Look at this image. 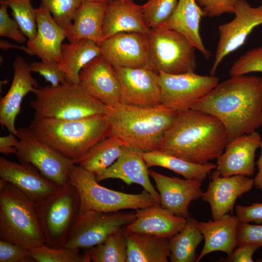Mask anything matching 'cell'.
Returning <instances> with one entry per match:
<instances>
[{
    "instance_id": "5",
    "label": "cell",
    "mask_w": 262,
    "mask_h": 262,
    "mask_svg": "<svg viewBox=\"0 0 262 262\" xmlns=\"http://www.w3.org/2000/svg\"><path fill=\"white\" fill-rule=\"evenodd\" d=\"M30 102L34 118L69 120L107 114L108 107L91 96L80 83L66 82L57 86L34 89Z\"/></svg>"
},
{
    "instance_id": "15",
    "label": "cell",
    "mask_w": 262,
    "mask_h": 262,
    "mask_svg": "<svg viewBox=\"0 0 262 262\" xmlns=\"http://www.w3.org/2000/svg\"><path fill=\"white\" fill-rule=\"evenodd\" d=\"M99 46L101 55L113 67L148 69L147 34L121 33L104 39Z\"/></svg>"
},
{
    "instance_id": "41",
    "label": "cell",
    "mask_w": 262,
    "mask_h": 262,
    "mask_svg": "<svg viewBox=\"0 0 262 262\" xmlns=\"http://www.w3.org/2000/svg\"><path fill=\"white\" fill-rule=\"evenodd\" d=\"M32 72L39 73L52 86H57L67 82L65 74L61 69L59 63L54 61H34L29 64Z\"/></svg>"
},
{
    "instance_id": "21",
    "label": "cell",
    "mask_w": 262,
    "mask_h": 262,
    "mask_svg": "<svg viewBox=\"0 0 262 262\" xmlns=\"http://www.w3.org/2000/svg\"><path fill=\"white\" fill-rule=\"evenodd\" d=\"M261 140L256 131L236 137L227 144L224 152L217 158L215 169L222 176H253L255 153Z\"/></svg>"
},
{
    "instance_id": "46",
    "label": "cell",
    "mask_w": 262,
    "mask_h": 262,
    "mask_svg": "<svg viewBox=\"0 0 262 262\" xmlns=\"http://www.w3.org/2000/svg\"><path fill=\"white\" fill-rule=\"evenodd\" d=\"M261 246L255 244H243L237 246L233 252L224 259L227 262H252L254 253Z\"/></svg>"
},
{
    "instance_id": "43",
    "label": "cell",
    "mask_w": 262,
    "mask_h": 262,
    "mask_svg": "<svg viewBox=\"0 0 262 262\" xmlns=\"http://www.w3.org/2000/svg\"><path fill=\"white\" fill-rule=\"evenodd\" d=\"M204 12L209 17L218 16L226 13H234L237 0H196Z\"/></svg>"
},
{
    "instance_id": "39",
    "label": "cell",
    "mask_w": 262,
    "mask_h": 262,
    "mask_svg": "<svg viewBox=\"0 0 262 262\" xmlns=\"http://www.w3.org/2000/svg\"><path fill=\"white\" fill-rule=\"evenodd\" d=\"M254 72H262V46L250 49L241 56L233 64L229 73L232 77Z\"/></svg>"
},
{
    "instance_id": "20",
    "label": "cell",
    "mask_w": 262,
    "mask_h": 262,
    "mask_svg": "<svg viewBox=\"0 0 262 262\" xmlns=\"http://www.w3.org/2000/svg\"><path fill=\"white\" fill-rule=\"evenodd\" d=\"M80 83L91 96L108 107L119 103V86L113 67L100 55L79 74Z\"/></svg>"
},
{
    "instance_id": "24",
    "label": "cell",
    "mask_w": 262,
    "mask_h": 262,
    "mask_svg": "<svg viewBox=\"0 0 262 262\" xmlns=\"http://www.w3.org/2000/svg\"><path fill=\"white\" fill-rule=\"evenodd\" d=\"M136 218L123 227L125 232L169 239L181 231L187 219L177 216L160 204L136 210Z\"/></svg>"
},
{
    "instance_id": "16",
    "label": "cell",
    "mask_w": 262,
    "mask_h": 262,
    "mask_svg": "<svg viewBox=\"0 0 262 262\" xmlns=\"http://www.w3.org/2000/svg\"><path fill=\"white\" fill-rule=\"evenodd\" d=\"M148 174L159 191L161 206L177 216L189 218L190 203L203 195L201 189L202 181L170 177L152 170H148Z\"/></svg>"
},
{
    "instance_id": "48",
    "label": "cell",
    "mask_w": 262,
    "mask_h": 262,
    "mask_svg": "<svg viewBox=\"0 0 262 262\" xmlns=\"http://www.w3.org/2000/svg\"><path fill=\"white\" fill-rule=\"evenodd\" d=\"M16 45L11 42H8L7 40H5L3 39H0V48L4 50H7L12 49H17L21 50L23 51H24L25 53L30 55L31 56H33V54L28 49L27 46H24L23 45Z\"/></svg>"
},
{
    "instance_id": "36",
    "label": "cell",
    "mask_w": 262,
    "mask_h": 262,
    "mask_svg": "<svg viewBox=\"0 0 262 262\" xmlns=\"http://www.w3.org/2000/svg\"><path fill=\"white\" fill-rule=\"evenodd\" d=\"M12 9V15L17 22L28 40L34 38L37 33L36 8L32 4L33 0H0Z\"/></svg>"
},
{
    "instance_id": "22",
    "label": "cell",
    "mask_w": 262,
    "mask_h": 262,
    "mask_svg": "<svg viewBox=\"0 0 262 262\" xmlns=\"http://www.w3.org/2000/svg\"><path fill=\"white\" fill-rule=\"evenodd\" d=\"M143 152L124 146L116 161L101 174L96 176L98 182L109 179H117L128 185L136 183L149 193L160 203L159 193L151 183Z\"/></svg>"
},
{
    "instance_id": "34",
    "label": "cell",
    "mask_w": 262,
    "mask_h": 262,
    "mask_svg": "<svg viewBox=\"0 0 262 262\" xmlns=\"http://www.w3.org/2000/svg\"><path fill=\"white\" fill-rule=\"evenodd\" d=\"M86 251L94 262H127V242L123 227L114 230L104 242Z\"/></svg>"
},
{
    "instance_id": "2",
    "label": "cell",
    "mask_w": 262,
    "mask_h": 262,
    "mask_svg": "<svg viewBox=\"0 0 262 262\" xmlns=\"http://www.w3.org/2000/svg\"><path fill=\"white\" fill-rule=\"evenodd\" d=\"M228 143L226 130L214 116L194 109L178 112L165 131L160 150L197 164L220 156Z\"/></svg>"
},
{
    "instance_id": "42",
    "label": "cell",
    "mask_w": 262,
    "mask_h": 262,
    "mask_svg": "<svg viewBox=\"0 0 262 262\" xmlns=\"http://www.w3.org/2000/svg\"><path fill=\"white\" fill-rule=\"evenodd\" d=\"M35 262L30 249L21 245L0 240V262Z\"/></svg>"
},
{
    "instance_id": "13",
    "label": "cell",
    "mask_w": 262,
    "mask_h": 262,
    "mask_svg": "<svg viewBox=\"0 0 262 262\" xmlns=\"http://www.w3.org/2000/svg\"><path fill=\"white\" fill-rule=\"evenodd\" d=\"M234 14L232 20L218 27L219 39L210 70L212 76L224 58L241 47L253 30L262 24V3L252 7L246 0H237Z\"/></svg>"
},
{
    "instance_id": "50",
    "label": "cell",
    "mask_w": 262,
    "mask_h": 262,
    "mask_svg": "<svg viewBox=\"0 0 262 262\" xmlns=\"http://www.w3.org/2000/svg\"><path fill=\"white\" fill-rule=\"evenodd\" d=\"M82 1L84 0H89V1H100V0H81Z\"/></svg>"
},
{
    "instance_id": "31",
    "label": "cell",
    "mask_w": 262,
    "mask_h": 262,
    "mask_svg": "<svg viewBox=\"0 0 262 262\" xmlns=\"http://www.w3.org/2000/svg\"><path fill=\"white\" fill-rule=\"evenodd\" d=\"M143 156L147 168L159 166L167 168L186 179L203 181L212 170L216 168V164L213 163L195 164L160 150L143 152Z\"/></svg>"
},
{
    "instance_id": "29",
    "label": "cell",
    "mask_w": 262,
    "mask_h": 262,
    "mask_svg": "<svg viewBox=\"0 0 262 262\" xmlns=\"http://www.w3.org/2000/svg\"><path fill=\"white\" fill-rule=\"evenodd\" d=\"M125 231V230H124ZM127 262H167L170 255L168 239L125 232Z\"/></svg>"
},
{
    "instance_id": "37",
    "label": "cell",
    "mask_w": 262,
    "mask_h": 262,
    "mask_svg": "<svg viewBox=\"0 0 262 262\" xmlns=\"http://www.w3.org/2000/svg\"><path fill=\"white\" fill-rule=\"evenodd\" d=\"M179 0H147L142 5L144 18L151 29L161 25L173 13Z\"/></svg>"
},
{
    "instance_id": "47",
    "label": "cell",
    "mask_w": 262,
    "mask_h": 262,
    "mask_svg": "<svg viewBox=\"0 0 262 262\" xmlns=\"http://www.w3.org/2000/svg\"><path fill=\"white\" fill-rule=\"evenodd\" d=\"M14 134L10 133L6 136L0 137V152L5 155L16 153V146L18 138Z\"/></svg>"
},
{
    "instance_id": "1",
    "label": "cell",
    "mask_w": 262,
    "mask_h": 262,
    "mask_svg": "<svg viewBox=\"0 0 262 262\" xmlns=\"http://www.w3.org/2000/svg\"><path fill=\"white\" fill-rule=\"evenodd\" d=\"M192 109L217 118L226 130L228 143L251 133L262 125V78L232 76L218 83Z\"/></svg>"
},
{
    "instance_id": "3",
    "label": "cell",
    "mask_w": 262,
    "mask_h": 262,
    "mask_svg": "<svg viewBox=\"0 0 262 262\" xmlns=\"http://www.w3.org/2000/svg\"><path fill=\"white\" fill-rule=\"evenodd\" d=\"M108 108L111 135L143 152L160 150L164 134L178 113L163 104L138 107L119 103Z\"/></svg>"
},
{
    "instance_id": "40",
    "label": "cell",
    "mask_w": 262,
    "mask_h": 262,
    "mask_svg": "<svg viewBox=\"0 0 262 262\" xmlns=\"http://www.w3.org/2000/svg\"><path fill=\"white\" fill-rule=\"evenodd\" d=\"M8 5L0 0V36L9 38L19 44L27 43L28 37L21 31L17 22L10 17Z\"/></svg>"
},
{
    "instance_id": "4",
    "label": "cell",
    "mask_w": 262,
    "mask_h": 262,
    "mask_svg": "<svg viewBox=\"0 0 262 262\" xmlns=\"http://www.w3.org/2000/svg\"><path fill=\"white\" fill-rule=\"evenodd\" d=\"M29 127L39 140L74 162L112 133L106 114L69 120L33 119Z\"/></svg>"
},
{
    "instance_id": "18",
    "label": "cell",
    "mask_w": 262,
    "mask_h": 262,
    "mask_svg": "<svg viewBox=\"0 0 262 262\" xmlns=\"http://www.w3.org/2000/svg\"><path fill=\"white\" fill-rule=\"evenodd\" d=\"M0 177L15 186L34 203L62 188L28 163H16L1 157Z\"/></svg>"
},
{
    "instance_id": "35",
    "label": "cell",
    "mask_w": 262,
    "mask_h": 262,
    "mask_svg": "<svg viewBox=\"0 0 262 262\" xmlns=\"http://www.w3.org/2000/svg\"><path fill=\"white\" fill-rule=\"evenodd\" d=\"M30 254L37 262H90L91 259L85 251L80 253V249L66 247H52L45 244L30 249Z\"/></svg>"
},
{
    "instance_id": "6",
    "label": "cell",
    "mask_w": 262,
    "mask_h": 262,
    "mask_svg": "<svg viewBox=\"0 0 262 262\" xmlns=\"http://www.w3.org/2000/svg\"><path fill=\"white\" fill-rule=\"evenodd\" d=\"M0 240L31 249L45 244L34 203L0 179Z\"/></svg>"
},
{
    "instance_id": "30",
    "label": "cell",
    "mask_w": 262,
    "mask_h": 262,
    "mask_svg": "<svg viewBox=\"0 0 262 262\" xmlns=\"http://www.w3.org/2000/svg\"><path fill=\"white\" fill-rule=\"evenodd\" d=\"M61 52L59 66L65 74L67 82L73 83H80L79 74L82 68L101 55L99 45L87 39L63 43Z\"/></svg>"
},
{
    "instance_id": "32",
    "label": "cell",
    "mask_w": 262,
    "mask_h": 262,
    "mask_svg": "<svg viewBox=\"0 0 262 262\" xmlns=\"http://www.w3.org/2000/svg\"><path fill=\"white\" fill-rule=\"evenodd\" d=\"M124 146L121 139L111 135L95 144L75 164L98 175L116 161Z\"/></svg>"
},
{
    "instance_id": "49",
    "label": "cell",
    "mask_w": 262,
    "mask_h": 262,
    "mask_svg": "<svg viewBox=\"0 0 262 262\" xmlns=\"http://www.w3.org/2000/svg\"><path fill=\"white\" fill-rule=\"evenodd\" d=\"M260 147L261 149V153L256 163L258 171L254 179V182L255 187L262 191V139L261 141Z\"/></svg>"
},
{
    "instance_id": "17",
    "label": "cell",
    "mask_w": 262,
    "mask_h": 262,
    "mask_svg": "<svg viewBox=\"0 0 262 262\" xmlns=\"http://www.w3.org/2000/svg\"><path fill=\"white\" fill-rule=\"evenodd\" d=\"M254 185V179L248 176H222L215 169L202 197L210 204L212 219H219L231 213L237 198L249 191Z\"/></svg>"
},
{
    "instance_id": "25",
    "label": "cell",
    "mask_w": 262,
    "mask_h": 262,
    "mask_svg": "<svg viewBox=\"0 0 262 262\" xmlns=\"http://www.w3.org/2000/svg\"><path fill=\"white\" fill-rule=\"evenodd\" d=\"M142 5L133 0H108L102 25L104 40L119 33L137 32L148 34Z\"/></svg>"
},
{
    "instance_id": "14",
    "label": "cell",
    "mask_w": 262,
    "mask_h": 262,
    "mask_svg": "<svg viewBox=\"0 0 262 262\" xmlns=\"http://www.w3.org/2000/svg\"><path fill=\"white\" fill-rule=\"evenodd\" d=\"M113 68L119 83L120 103L138 107L162 104L157 73L146 68Z\"/></svg>"
},
{
    "instance_id": "27",
    "label": "cell",
    "mask_w": 262,
    "mask_h": 262,
    "mask_svg": "<svg viewBox=\"0 0 262 262\" xmlns=\"http://www.w3.org/2000/svg\"><path fill=\"white\" fill-rule=\"evenodd\" d=\"M204 14L196 0H179L172 15L159 27L174 30L184 36L206 59L211 53L204 45L199 32Z\"/></svg>"
},
{
    "instance_id": "7",
    "label": "cell",
    "mask_w": 262,
    "mask_h": 262,
    "mask_svg": "<svg viewBox=\"0 0 262 262\" xmlns=\"http://www.w3.org/2000/svg\"><path fill=\"white\" fill-rule=\"evenodd\" d=\"M68 176L69 183L76 188L80 196L79 213L89 210L105 213L136 210L159 203L145 189L140 194H131L101 186L95 174L76 164L71 166Z\"/></svg>"
},
{
    "instance_id": "51",
    "label": "cell",
    "mask_w": 262,
    "mask_h": 262,
    "mask_svg": "<svg viewBox=\"0 0 262 262\" xmlns=\"http://www.w3.org/2000/svg\"><path fill=\"white\" fill-rule=\"evenodd\" d=\"M258 260L259 261H259V262H262V258L260 259H259Z\"/></svg>"
},
{
    "instance_id": "52",
    "label": "cell",
    "mask_w": 262,
    "mask_h": 262,
    "mask_svg": "<svg viewBox=\"0 0 262 262\" xmlns=\"http://www.w3.org/2000/svg\"></svg>"
},
{
    "instance_id": "38",
    "label": "cell",
    "mask_w": 262,
    "mask_h": 262,
    "mask_svg": "<svg viewBox=\"0 0 262 262\" xmlns=\"http://www.w3.org/2000/svg\"><path fill=\"white\" fill-rule=\"evenodd\" d=\"M41 5L51 13L55 21L65 30L72 24L81 0H40Z\"/></svg>"
},
{
    "instance_id": "10",
    "label": "cell",
    "mask_w": 262,
    "mask_h": 262,
    "mask_svg": "<svg viewBox=\"0 0 262 262\" xmlns=\"http://www.w3.org/2000/svg\"><path fill=\"white\" fill-rule=\"evenodd\" d=\"M16 147L20 162L35 166L43 175L63 188L69 183V171L75 164L39 140L29 127L17 129Z\"/></svg>"
},
{
    "instance_id": "8",
    "label": "cell",
    "mask_w": 262,
    "mask_h": 262,
    "mask_svg": "<svg viewBox=\"0 0 262 262\" xmlns=\"http://www.w3.org/2000/svg\"><path fill=\"white\" fill-rule=\"evenodd\" d=\"M34 206L45 244L64 247L79 213L80 198L76 188L69 183Z\"/></svg>"
},
{
    "instance_id": "9",
    "label": "cell",
    "mask_w": 262,
    "mask_h": 262,
    "mask_svg": "<svg viewBox=\"0 0 262 262\" xmlns=\"http://www.w3.org/2000/svg\"><path fill=\"white\" fill-rule=\"evenodd\" d=\"M148 69L158 73L195 72L196 48L182 34L161 27L148 34Z\"/></svg>"
},
{
    "instance_id": "28",
    "label": "cell",
    "mask_w": 262,
    "mask_h": 262,
    "mask_svg": "<svg viewBox=\"0 0 262 262\" xmlns=\"http://www.w3.org/2000/svg\"><path fill=\"white\" fill-rule=\"evenodd\" d=\"M239 221L236 216L227 214L216 220L198 222L204 245L196 260L199 262L206 255L215 251L230 255L236 247V235Z\"/></svg>"
},
{
    "instance_id": "45",
    "label": "cell",
    "mask_w": 262,
    "mask_h": 262,
    "mask_svg": "<svg viewBox=\"0 0 262 262\" xmlns=\"http://www.w3.org/2000/svg\"><path fill=\"white\" fill-rule=\"evenodd\" d=\"M236 216L240 222L262 224V202L253 203L249 206L236 205Z\"/></svg>"
},
{
    "instance_id": "44",
    "label": "cell",
    "mask_w": 262,
    "mask_h": 262,
    "mask_svg": "<svg viewBox=\"0 0 262 262\" xmlns=\"http://www.w3.org/2000/svg\"><path fill=\"white\" fill-rule=\"evenodd\" d=\"M247 244L262 246V225L239 222L236 235V245L238 246Z\"/></svg>"
},
{
    "instance_id": "33",
    "label": "cell",
    "mask_w": 262,
    "mask_h": 262,
    "mask_svg": "<svg viewBox=\"0 0 262 262\" xmlns=\"http://www.w3.org/2000/svg\"><path fill=\"white\" fill-rule=\"evenodd\" d=\"M198 222L190 217L182 229L168 239L170 262H196V249L204 238L198 227Z\"/></svg>"
},
{
    "instance_id": "23",
    "label": "cell",
    "mask_w": 262,
    "mask_h": 262,
    "mask_svg": "<svg viewBox=\"0 0 262 262\" xmlns=\"http://www.w3.org/2000/svg\"><path fill=\"white\" fill-rule=\"evenodd\" d=\"M37 33L27 42V46L33 55L41 60L59 63L61 48L66 37V31L54 19L46 8L40 5L36 8Z\"/></svg>"
},
{
    "instance_id": "12",
    "label": "cell",
    "mask_w": 262,
    "mask_h": 262,
    "mask_svg": "<svg viewBox=\"0 0 262 262\" xmlns=\"http://www.w3.org/2000/svg\"><path fill=\"white\" fill-rule=\"evenodd\" d=\"M158 74L162 104L176 112L191 109L219 83L214 76L200 75L195 72L173 74L160 71Z\"/></svg>"
},
{
    "instance_id": "11",
    "label": "cell",
    "mask_w": 262,
    "mask_h": 262,
    "mask_svg": "<svg viewBox=\"0 0 262 262\" xmlns=\"http://www.w3.org/2000/svg\"><path fill=\"white\" fill-rule=\"evenodd\" d=\"M135 218V212L105 213L89 210L79 213L64 246L87 249L103 243L111 232L127 226Z\"/></svg>"
},
{
    "instance_id": "19",
    "label": "cell",
    "mask_w": 262,
    "mask_h": 262,
    "mask_svg": "<svg viewBox=\"0 0 262 262\" xmlns=\"http://www.w3.org/2000/svg\"><path fill=\"white\" fill-rule=\"evenodd\" d=\"M14 76L11 85L0 100V124L10 133L16 136L15 121L21 110L24 97L39 87L37 81L32 76L29 64L21 56H16L13 63Z\"/></svg>"
},
{
    "instance_id": "26",
    "label": "cell",
    "mask_w": 262,
    "mask_h": 262,
    "mask_svg": "<svg viewBox=\"0 0 262 262\" xmlns=\"http://www.w3.org/2000/svg\"><path fill=\"white\" fill-rule=\"evenodd\" d=\"M107 0L82 1L72 24L66 30L69 42L87 39L99 45L104 40L102 25Z\"/></svg>"
}]
</instances>
